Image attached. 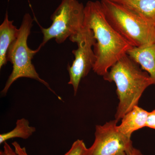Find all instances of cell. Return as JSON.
Instances as JSON below:
<instances>
[{"label": "cell", "instance_id": "6da1fadb", "mask_svg": "<svg viewBox=\"0 0 155 155\" xmlns=\"http://www.w3.org/2000/svg\"><path fill=\"white\" fill-rule=\"evenodd\" d=\"M84 25L92 31L96 40L93 47L96 60L92 70L103 77L133 47L109 24L100 1L86 3Z\"/></svg>", "mask_w": 155, "mask_h": 155}, {"label": "cell", "instance_id": "7a4b0ae2", "mask_svg": "<svg viewBox=\"0 0 155 155\" xmlns=\"http://www.w3.org/2000/svg\"><path fill=\"white\" fill-rule=\"evenodd\" d=\"M103 78L105 80L116 84L119 103L115 119L118 122L135 106L138 105L145 90L153 85L148 73L127 54L113 65Z\"/></svg>", "mask_w": 155, "mask_h": 155}, {"label": "cell", "instance_id": "3957f363", "mask_svg": "<svg viewBox=\"0 0 155 155\" xmlns=\"http://www.w3.org/2000/svg\"><path fill=\"white\" fill-rule=\"evenodd\" d=\"M107 21L132 47L155 42V24L111 0H101Z\"/></svg>", "mask_w": 155, "mask_h": 155}, {"label": "cell", "instance_id": "277c9868", "mask_svg": "<svg viewBox=\"0 0 155 155\" xmlns=\"http://www.w3.org/2000/svg\"><path fill=\"white\" fill-rule=\"evenodd\" d=\"M33 21L30 14L26 13L24 15L19 28V36L9 48L7 53V60L12 64L13 69L1 91V94L2 96H6L11 85L17 79L21 78H27L42 84L56 95L59 100L62 101L61 97L52 89L48 82L41 78L32 64L34 56L40 50L38 48L35 50L31 49L27 44Z\"/></svg>", "mask_w": 155, "mask_h": 155}, {"label": "cell", "instance_id": "5b68a950", "mask_svg": "<svg viewBox=\"0 0 155 155\" xmlns=\"http://www.w3.org/2000/svg\"><path fill=\"white\" fill-rule=\"evenodd\" d=\"M84 7L77 0H62L51 16V26L45 28L39 25L43 37L38 48L40 50L53 38L61 44L79 32L84 26Z\"/></svg>", "mask_w": 155, "mask_h": 155}, {"label": "cell", "instance_id": "8992f818", "mask_svg": "<svg viewBox=\"0 0 155 155\" xmlns=\"http://www.w3.org/2000/svg\"><path fill=\"white\" fill-rule=\"evenodd\" d=\"M77 44V49L72 51L75 59L71 66L68 65L69 79L68 84L72 85L74 95L77 94L81 81L93 69L96 58L93 47L96 43L92 31L84 25L81 30L69 38Z\"/></svg>", "mask_w": 155, "mask_h": 155}, {"label": "cell", "instance_id": "52a82bcc", "mask_svg": "<svg viewBox=\"0 0 155 155\" xmlns=\"http://www.w3.org/2000/svg\"><path fill=\"white\" fill-rule=\"evenodd\" d=\"M116 120H111L95 127L94 143L86 155H124L134 147L131 138L121 133Z\"/></svg>", "mask_w": 155, "mask_h": 155}, {"label": "cell", "instance_id": "ba28073f", "mask_svg": "<svg viewBox=\"0 0 155 155\" xmlns=\"http://www.w3.org/2000/svg\"><path fill=\"white\" fill-rule=\"evenodd\" d=\"M127 54L148 73L155 85V42L140 47H133Z\"/></svg>", "mask_w": 155, "mask_h": 155}, {"label": "cell", "instance_id": "9c48e42d", "mask_svg": "<svg viewBox=\"0 0 155 155\" xmlns=\"http://www.w3.org/2000/svg\"><path fill=\"white\" fill-rule=\"evenodd\" d=\"M149 112L138 106H136L125 114L118 125L119 131L129 138L132 134L143 127H146Z\"/></svg>", "mask_w": 155, "mask_h": 155}, {"label": "cell", "instance_id": "30bf717a", "mask_svg": "<svg viewBox=\"0 0 155 155\" xmlns=\"http://www.w3.org/2000/svg\"><path fill=\"white\" fill-rule=\"evenodd\" d=\"M14 20L9 19L8 11L0 25V69L8 62L7 55L11 45L19 36V29L13 24Z\"/></svg>", "mask_w": 155, "mask_h": 155}, {"label": "cell", "instance_id": "8fae6325", "mask_svg": "<svg viewBox=\"0 0 155 155\" xmlns=\"http://www.w3.org/2000/svg\"><path fill=\"white\" fill-rule=\"evenodd\" d=\"M155 24V0H111Z\"/></svg>", "mask_w": 155, "mask_h": 155}, {"label": "cell", "instance_id": "7c38bea8", "mask_svg": "<svg viewBox=\"0 0 155 155\" xmlns=\"http://www.w3.org/2000/svg\"><path fill=\"white\" fill-rule=\"evenodd\" d=\"M16 124V127L13 130L0 134V144L11 139L19 138L27 139L36 131L35 127L30 126L29 121L25 118L18 119Z\"/></svg>", "mask_w": 155, "mask_h": 155}, {"label": "cell", "instance_id": "4fadbf2b", "mask_svg": "<svg viewBox=\"0 0 155 155\" xmlns=\"http://www.w3.org/2000/svg\"><path fill=\"white\" fill-rule=\"evenodd\" d=\"M87 150L83 140L78 139L74 142L70 149L64 155H86Z\"/></svg>", "mask_w": 155, "mask_h": 155}, {"label": "cell", "instance_id": "5bb4252c", "mask_svg": "<svg viewBox=\"0 0 155 155\" xmlns=\"http://www.w3.org/2000/svg\"><path fill=\"white\" fill-rule=\"evenodd\" d=\"M146 127L155 129V110L149 112Z\"/></svg>", "mask_w": 155, "mask_h": 155}, {"label": "cell", "instance_id": "9a60e30c", "mask_svg": "<svg viewBox=\"0 0 155 155\" xmlns=\"http://www.w3.org/2000/svg\"><path fill=\"white\" fill-rule=\"evenodd\" d=\"M12 145L14 148V150L18 155H28L26 149L24 147H22L17 142L12 143Z\"/></svg>", "mask_w": 155, "mask_h": 155}, {"label": "cell", "instance_id": "2e32d148", "mask_svg": "<svg viewBox=\"0 0 155 155\" xmlns=\"http://www.w3.org/2000/svg\"><path fill=\"white\" fill-rule=\"evenodd\" d=\"M4 149L6 155H18L15 150L12 149L10 145L6 142L4 143Z\"/></svg>", "mask_w": 155, "mask_h": 155}, {"label": "cell", "instance_id": "e0dca14e", "mask_svg": "<svg viewBox=\"0 0 155 155\" xmlns=\"http://www.w3.org/2000/svg\"><path fill=\"white\" fill-rule=\"evenodd\" d=\"M124 155H143V154L139 150L134 147L133 149L129 153L126 154Z\"/></svg>", "mask_w": 155, "mask_h": 155}, {"label": "cell", "instance_id": "ac0fdd59", "mask_svg": "<svg viewBox=\"0 0 155 155\" xmlns=\"http://www.w3.org/2000/svg\"><path fill=\"white\" fill-rule=\"evenodd\" d=\"M0 155H6V153L4 151H1L0 152Z\"/></svg>", "mask_w": 155, "mask_h": 155}]
</instances>
